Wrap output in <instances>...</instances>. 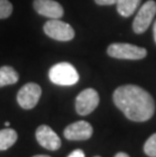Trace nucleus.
<instances>
[{
	"label": "nucleus",
	"mask_w": 156,
	"mask_h": 157,
	"mask_svg": "<svg viewBox=\"0 0 156 157\" xmlns=\"http://www.w3.org/2000/svg\"><path fill=\"white\" fill-rule=\"evenodd\" d=\"M115 105L129 120L145 122L152 118L155 112L153 98L149 92L137 85H122L112 95Z\"/></svg>",
	"instance_id": "obj_1"
},
{
	"label": "nucleus",
	"mask_w": 156,
	"mask_h": 157,
	"mask_svg": "<svg viewBox=\"0 0 156 157\" xmlns=\"http://www.w3.org/2000/svg\"><path fill=\"white\" fill-rule=\"evenodd\" d=\"M49 78L54 84L70 86L78 82L79 74L70 63L62 62L54 65L50 69Z\"/></svg>",
	"instance_id": "obj_2"
},
{
	"label": "nucleus",
	"mask_w": 156,
	"mask_h": 157,
	"mask_svg": "<svg viewBox=\"0 0 156 157\" xmlns=\"http://www.w3.org/2000/svg\"><path fill=\"white\" fill-rule=\"evenodd\" d=\"M108 56L116 59L126 60H140L147 56V51L142 47H138L126 43H116L108 46Z\"/></svg>",
	"instance_id": "obj_3"
},
{
	"label": "nucleus",
	"mask_w": 156,
	"mask_h": 157,
	"mask_svg": "<svg viewBox=\"0 0 156 157\" xmlns=\"http://www.w3.org/2000/svg\"><path fill=\"white\" fill-rule=\"evenodd\" d=\"M156 14V2L149 0L141 6L133 21V29L136 34H143L149 28Z\"/></svg>",
	"instance_id": "obj_4"
},
{
	"label": "nucleus",
	"mask_w": 156,
	"mask_h": 157,
	"mask_svg": "<svg viewBox=\"0 0 156 157\" xmlns=\"http://www.w3.org/2000/svg\"><path fill=\"white\" fill-rule=\"evenodd\" d=\"M45 34L50 38L61 42H68L74 38L75 33L72 26L59 19H51L44 25Z\"/></svg>",
	"instance_id": "obj_5"
},
{
	"label": "nucleus",
	"mask_w": 156,
	"mask_h": 157,
	"mask_svg": "<svg viewBox=\"0 0 156 157\" xmlns=\"http://www.w3.org/2000/svg\"><path fill=\"white\" fill-rule=\"evenodd\" d=\"M99 103V95L93 88H86L76 98L75 109L78 115L87 116L97 108Z\"/></svg>",
	"instance_id": "obj_6"
},
{
	"label": "nucleus",
	"mask_w": 156,
	"mask_h": 157,
	"mask_svg": "<svg viewBox=\"0 0 156 157\" xmlns=\"http://www.w3.org/2000/svg\"><path fill=\"white\" fill-rule=\"evenodd\" d=\"M42 95V88L36 83H26L19 89L16 96L18 105L25 109H34L38 105L40 98Z\"/></svg>",
	"instance_id": "obj_7"
},
{
	"label": "nucleus",
	"mask_w": 156,
	"mask_h": 157,
	"mask_svg": "<svg viewBox=\"0 0 156 157\" xmlns=\"http://www.w3.org/2000/svg\"><path fill=\"white\" fill-rule=\"evenodd\" d=\"M36 138L40 145L51 151L58 150L62 144L59 136L47 125H42L36 129Z\"/></svg>",
	"instance_id": "obj_8"
},
{
	"label": "nucleus",
	"mask_w": 156,
	"mask_h": 157,
	"mask_svg": "<svg viewBox=\"0 0 156 157\" xmlns=\"http://www.w3.org/2000/svg\"><path fill=\"white\" fill-rule=\"evenodd\" d=\"M92 126L86 121H78L66 127L64 130V137L71 141H83L92 136Z\"/></svg>",
	"instance_id": "obj_9"
},
{
	"label": "nucleus",
	"mask_w": 156,
	"mask_h": 157,
	"mask_svg": "<svg viewBox=\"0 0 156 157\" xmlns=\"http://www.w3.org/2000/svg\"><path fill=\"white\" fill-rule=\"evenodd\" d=\"M34 8L39 14L51 19H59L64 14L62 5L54 0H35Z\"/></svg>",
	"instance_id": "obj_10"
},
{
	"label": "nucleus",
	"mask_w": 156,
	"mask_h": 157,
	"mask_svg": "<svg viewBox=\"0 0 156 157\" xmlns=\"http://www.w3.org/2000/svg\"><path fill=\"white\" fill-rule=\"evenodd\" d=\"M140 3L141 0H118L116 5H117L118 12L122 16L129 17L136 11Z\"/></svg>",
	"instance_id": "obj_11"
},
{
	"label": "nucleus",
	"mask_w": 156,
	"mask_h": 157,
	"mask_svg": "<svg viewBox=\"0 0 156 157\" xmlns=\"http://www.w3.org/2000/svg\"><path fill=\"white\" fill-rule=\"evenodd\" d=\"M18 80V73L10 66H3L0 68V87L14 84Z\"/></svg>",
	"instance_id": "obj_12"
},
{
	"label": "nucleus",
	"mask_w": 156,
	"mask_h": 157,
	"mask_svg": "<svg viewBox=\"0 0 156 157\" xmlns=\"http://www.w3.org/2000/svg\"><path fill=\"white\" fill-rule=\"evenodd\" d=\"M17 140V133L13 129L0 130V150H7Z\"/></svg>",
	"instance_id": "obj_13"
},
{
	"label": "nucleus",
	"mask_w": 156,
	"mask_h": 157,
	"mask_svg": "<svg viewBox=\"0 0 156 157\" xmlns=\"http://www.w3.org/2000/svg\"><path fill=\"white\" fill-rule=\"evenodd\" d=\"M144 152L149 157H156V133L149 137L145 142Z\"/></svg>",
	"instance_id": "obj_14"
},
{
	"label": "nucleus",
	"mask_w": 156,
	"mask_h": 157,
	"mask_svg": "<svg viewBox=\"0 0 156 157\" xmlns=\"http://www.w3.org/2000/svg\"><path fill=\"white\" fill-rule=\"evenodd\" d=\"M12 12V4L8 0H0V19L8 17Z\"/></svg>",
	"instance_id": "obj_15"
},
{
	"label": "nucleus",
	"mask_w": 156,
	"mask_h": 157,
	"mask_svg": "<svg viewBox=\"0 0 156 157\" xmlns=\"http://www.w3.org/2000/svg\"><path fill=\"white\" fill-rule=\"evenodd\" d=\"M98 5H112L118 2V0H94Z\"/></svg>",
	"instance_id": "obj_16"
},
{
	"label": "nucleus",
	"mask_w": 156,
	"mask_h": 157,
	"mask_svg": "<svg viewBox=\"0 0 156 157\" xmlns=\"http://www.w3.org/2000/svg\"><path fill=\"white\" fill-rule=\"evenodd\" d=\"M68 157H85V154L81 149H76L74 151H72L68 155Z\"/></svg>",
	"instance_id": "obj_17"
},
{
	"label": "nucleus",
	"mask_w": 156,
	"mask_h": 157,
	"mask_svg": "<svg viewBox=\"0 0 156 157\" xmlns=\"http://www.w3.org/2000/svg\"><path fill=\"white\" fill-rule=\"evenodd\" d=\"M115 157H130V156H129L127 153H125V152H119V153L116 154Z\"/></svg>",
	"instance_id": "obj_18"
},
{
	"label": "nucleus",
	"mask_w": 156,
	"mask_h": 157,
	"mask_svg": "<svg viewBox=\"0 0 156 157\" xmlns=\"http://www.w3.org/2000/svg\"><path fill=\"white\" fill-rule=\"evenodd\" d=\"M153 36H154V41L156 43V21H155L154 25H153Z\"/></svg>",
	"instance_id": "obj_19"
},
{
	"label": "nucleus",
	"mask_w": 156,
	"mask_h": 157,
	"mask_svg": "<svg viewBox=\"0 0 156 157\" xmlns=\"http://www.w3.org/2000/svg\"><path fill=\"white\" fill-rule=\"evenodd\" d=\"M32 157H51V156H49V155H45V154H40V155H35V156H32Z\"/></svg>",
	"instance_id": "obj_20"
},
{
	"label": "nucleus",
	"mask_w": 156,
	"mask_h": 157,
	"mask_svg": "<svg viewBox=\"0 0 156 157\" xmlns=\"http://www.w3.org/2000/svg\"><path fill=\"white\" fill-rule=\"evenodd\" d=\"M5 126H6V127H9V123H8V122H6V123H5Z\"/></svg>",
	"instance_id": "obj_21"
},
{
	"label": "nucleus",
	"mask_w": 156,
	"mask_h": 157,
	"mask_svg": "<svg viewBox=\"0 0 156 157\" xmlns=\"http://www.w3.org/2000/svg\"><path fill=\"white\" fill-rule=\"evenodd\" d=\"M94 157H101V156H94Z\"/></svg>",
	"instance_id": "obj_22"
}]
</instances>
